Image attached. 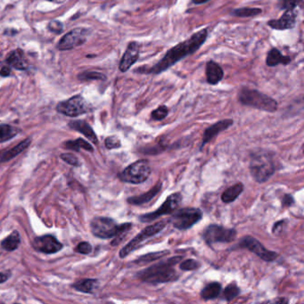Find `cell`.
Listing matches in <instances>:
<instances>
[{"label": "cell", "instance_id": "cell-1", "mask_svg": "<svg viewBox=\"0 0 304 304\" xmlns=\"http://www.w3.org/2000/svg\"><path fill=\"white\" fill-rule=\"evenodd\" d=\"M208 35H209L208 29H202L194 33L188 39L181 41L178 45L172 47L166 52L164 57L152 67L147 68L146 66H143L137 69L136 71L139 73H145V74L163 73L178 62L184 59L185 57L195 54V52L198 51L202 47V46L205 44V41L208 39Z\"/></svg>", "mask_w": 304, "mask_h": 304}, {"label": "cell", "instance_id": "cell-2", "mask_svg": "<svg viewBox=\"0 0 304 304\" xmlns=\"http://www.w3.org/2000/svg\"><path fill=\"white\" fill-rule=\"evenodd\" d=\"M183 259L182 256H174L152 265L147 269L137 273L139 280L148 284L170 283L179 280L180 275L173 269Z\"/></svg>", "mask_w": 304, "mask_h": 304}, {"label": "cell", "instance_id": "cell-3", "mask_svg": "<svg viewBox=\"0 0 304 304\" xmlns=\"http://www.w3.org/2000/svg\"><path fill=\"white\" fill-rule=\"evenodd\" d=\"M131 228V223L118 225L115 219L106 217H96L90 223L91 232L96 237L102 239L115 238L111 243L113 246L120 244Z\"/></svg>", "mask_w": 304, "mask_h": 304}, {"label": "cell", "instance_id": "cell-4", "mask_svg": "<svg viewBox=\"0 0 304 304\" xmlns=\"http://www.w3.org/2000/svg\"><path fill=\"white\" fill-rule=\"evenodd\" d=\"M238 101L243 105L268 113H275L279 108L278 102L259 90L242 88L238 92Z\"/></svg>", "mask_w": 304, "mask_h": 304}, {"label": "cell", "instance_id": "cell-5", "mask_svg": "<svg viewBox=\"0 0 304 304\" xmlns=\"http://www.w3.org/2000/svg\"><path fill=\"white\" fill-rule=\"evenodd\" d=\"M249 168L254 180L259 183L266 182L274 174L276 170L274 161L271 155L263 151L252 155Z\"/></svg>", "mask_w": 304, "mask_h": 304}, {"label": "cell", "instance_id": "cell-6", "mask_svg": "<svg viewBox=\"0 0 304 304\" xmlns=\"http://www.w3.org/2000/svg\"><path fill=\"white\" fill-rule=\"evenodd\" d=\"M167 222L168 221H166V220H160L155 224L151 225V226L145 228L140 233L137 234L133 239L130 240V242L126 244L123 248H121L120 253H119L120 258L121 259L126 258L132 252L138 249L140 245L145 242L146 240L149 239L157 234H159L160 232H162L166 228Z\"/></svg>", "mask_w": 304, "mask_h": 304}, {"label": "cell", "instance_id": "cell-7", "mask_svg": "<svg viewBox=\"0 0 304 304\" xmlns=\"http://www.w3.org/2000/svg\"><path fill=\"white\" fill-rule=\"evenodd\" d=\"M151 167L147 160H139L129 165L119 174L121 181L130 184H141L149 178Z\"/></svg>", "mask_w": 304, "mask_h": 304}, {"label": "cell", "instance_id": "cell-8", "mask_svg": "<svg viewBox=\"0 0 304 304\" xmlns=\"http://www.w3.org/2000/svg\"><path fill=\"white\" fill-rule=\"evenodd\" d=\"M203 218V211L197 208H183L176 210L170 216L169 222L179 230H187L191 229L194 225L199 222Z\"/></svg>", "mask_w": 304, "mask_h": 304}, {"label": "cell", "instance_id": "cell-9", "mask_svg": "<svg viewBox=\"0 0 304 304\" xmlns=\"http://www.w3.org/2000/svg\"><path fill=\"white\" fill-rule=\"evenodd\" d=\"M237 232L234 229H228L220 225H209L203 234L205 243L208 245L217 243H231L236 238Z\"/></svg>", "mask_w": 304, "mask_h": 304}, {"label": "cell", "instance_id": "cell-10", "mask_svg": "<svg viewBox=\"0 0 304 304\" xmlns=\"http://www.w3.org/2000/svg\"><path fill=\"white\" fill-rule=\"evenodd\" d=\"M91 106L80 95H74L68 100L60 102L56 110L62 115L69 117H77L91 111Z\"/></svg>", "mask_w": 304, "mask_h": 304}, {"label": "cell", "instance_id": "cell-11", "mask_svg": "<svg viewBox=\"0 0 304 304\" xmlns=\"http://www.w3.org/2000/svg\"><path fill=\"white\" fill-rule=\"evenodd\" d=\"M181 201H182V195H180V193H174L172 195H169L163 205L156 210L150 213L140 215L139 219L143 223H147V222H152L155 219H159L162 216L170 214L174 212L176 209L180 206Z\"/></svg>", "mask_w": 304, "mask_h": 304}, {"label": "cell", "instance_id": "cell-12", "mask_svg": "<svg viewBox=\"0 0 304 304\" xmlns=\"http://www.w3.org/2000/svg\"><path fill=\"white\" fill-rule=\"evenodd\" d=\"M239 246L241 248H244L250 251L251 253L257 255L259 258L263 259L265 261L271 262L279 257V255L275 252L266 249L264 245L251 235H246L240 241Z\"/></svg>", "mask_w": 304, "mask_h": 304}, {"label": "cell", "instance_id": "cell-13", "mask_svg": "<svg viewBox=\"0 0 304 304\" xmlns=\"http://www.w3.org/2000/svg\"><path fill=\"white\" fill-rule=\"evenodd\" d=\"M90 34V30L85 28H76L67 32L61 38L57 47L59 50H69L84 44Z\"/></svg>", "mask_w": 304, "mask_h": 304}, {"label": "cell", "instance_id": "cell-14", "mask_svg": "<svg viewBox=\"0 0 304 304\" xmlns=\"http://www.w3.org/2000/svg\"><path fill=\"white\" fill-rule=\"evenodd\" d=\"M33 247L36 251L40 253L52 255L63 249V244L55 236L51 234H45L36 237L33 241Z\"/></svg>", "mask_w": 304, "mask_h": 304}, {"label": "cell", "instance_id": "cell-15", "mask_svg": "<svg viewBox=\"0 0 304 304\" xmlns=\"http://www.w3.org/2000/svg\"><path fill=\"white\" fill-rule=\"evenodd\" d=\"M140 45L137 41H131L129 43L124 54L120 59L119 69L121 72H126L130 70L139 59H140Z\"/></svg>", "mask_w": 304, "mask_h": 304}, {"label": "cell", "instance_id": "cell-16", "mask_svg": "<svg viewBox=\"0 0 304 304\" xmlns=\"http://www.w3.org/2000/svg\"><path fill=\"white\" fill-rule=\"evenodd\" d=\"M297 19V12L295 9L285 10L283 15L279 19H274L268 22V25L273 30H291L295 27Z\"/></svg>", "mask_w": 304, "mask_h": 304}, {"label": "cell", "instance_id": "cell-17", "mask_svg": "<svg viewBox=\"0 0 304 304\" xmlns=\"http://www.w3.org/2000/svg\"><path fill=\"white\" fill-rule=\"evenodd\" d=\"M233 123H234V120L231 119H224V120H219L218 122H216L215 124L210 126L209 128H207L204 132V138L202 141V145L200 146V150L202 151L204 149L205 145L216 138L220 132L230 129Z\"/></svg>", "mask_w": 304, "mask_h": 304}, {"label": "cell", "instance_id": "cell-18", "mask_svg": "<svg viewBox=\"0 0 304 304\" xmlns=\"http://www.w3.org/2000/svg\"><path fill=\"white\" fill-rule=\"evenodd\" d=\"M206 80L210 85H217L224 77V70L215 61L210 60L206 64Z\"/></svg>", "mask_w": 304, "mask_h": 304}, {"label": "cell", "instance_id": "cell-19", "mask_svg": "<svg viewBox=\"0 0 304 304\" xmlns=\"http://www.w3.org/2000/svg\"><path fill=\"white\" fill-rule=\"evenodd\" d=\"M162 187H163V183L158 182L148 192L144 193L142 195H138V196L130 197L129 199L127 200V202L132 205H141L146 204V203H149L151 200L154 199L155 196L159 194L161 190H162Z\"/></svg>", "mask_w": 304, "mask_h": 304}, {"label": "cell", "instance_id": "cell-20", "mask_svg": "<svg viewBox=\"0 0 304 304\" xmlns=\"http://www.w3.org/2000/svg\"><path fill=\"white\" fill-rule=\"evenodd\" d=\"M69 127L71 130L79 131L81 134L84 135L87 139H89L93 143L97 144L98 140L95 135V131L90 127L89 123H87L84 120H72L69 122Z\"/></svg>", "mask_w": 304, "mask_h": 304}, {"label": "cell", "instance_id": "cell-21", "mask_svg": "<svg viewBox=\"0 0 304 304\" xmlns=\"http://www.w3.org/2000/svg\"><path fill=\"white\" fill-rule=\"evenodd\" d=\"M291 63V57L284 55L280 49L273 47L269 50L266 57V65L269 67H275L279 65H287Z\"/></svg>", "mask_w": 304, "mask_h": 304}, {"label": "cell", "instance_id": "cell-22", "mask_svg": "<svg viewBox=\"0 0 304 304\" xmlns=\"http://www.w3.org/2000/svg\"><path fill=\"white\" fill-rule=\"evenodd\" d=\"M6 63L16 70H25L28 69V64L26 62L23 51L20 49L11 51L6 56Z\"/></svg>", "mask_w": 304, "mask_h": 304}, {"label": "cell", "instance_id": "cell-23", "mask_svg": "<svg viewBox=\"0 0 304 304\" xmlns=\"http://www.w3.org/2000/svg\"><path fill=\"white\" fill-rule=\"evenodd\" d=\"M30 145V139H27L24 141L21 142L20 144L15 145V147H13L12 149L6 150L5 152L0 154V163H5L7 161H10L11 159L15 158V156L23 153L25 149H27V147Z\"/></svg>", "mask_w": 304, "mask_h": 304}, {"label": "cell", "instance_id": "cell-24", "mask_svg": "<svg viewBox=\"0 0 304 304\" xmlns=\"http://www.w3.org/2000/svg\"><path fill=\"white\" fill-rule=\"evenodd\" d=\"M222 286L219 282H212L206 284L201 291V297L205 301L216 299L221 293Z\"/></svg>", "mask_w": 304, "mask_h": 304}, {"label": "cell", "instance_id": "cell-25", "mask_svg": "<svg viewBox=\"0 0 304 304\" xmlns=\"http://www.w3.org/2000/svg\"><path fill=\"white\" fill-rule=\"evenodd\" d=\"M243 191H244V185L242 183H237L234 186H231L223 192V194L221 195V200L225 204L233 203L234 200L237 199V197L243 193Z\"/></svg>", "mask_w": 304, "mask_h": 304}, {"label": "cell", "instance_id": "cell-26", "mask_svg": "<svg viewBox=\"0 0 304 304\" xmlns=\"http://www.w3.org/2000/svg\"><path fill=\"white\" fill-rule=\"evenodd\" d=\"M98 281L96 280H90L85 279L76 282L72 287L77 291L85 294H93L95 290L98 288Z\"/></svg>", "mask_w": 304, "mask_h": 304}, {"label": "cell", "instance_id": "cell-27", "mask_svg": "<svg viewBox=\"0 0 304 304\" xmlns=\"http://www.w3.org/2000/svg\"><path fill=\"white\" fill-rule=\"evenodd\" d=\"M20 243V234L17 231H14L10 235L5 237V239L1 242V247L5 251L12 252L18 248Z\"/></svg>", "mask_w": 304, "mask_h": 304}, {"label": "cell", "instance_id": "cell-28", "mask_svg": "<svg viewBox=\"0 0 304 304\" xmlns=\"http://www.w3.org/2000/svg\"><path fill=\"white\" fill-rule=\"evenodd\" d=\"M170 254L169 251L165 250V251H161V252H155V253H151V254H147V255H143L140 257L139 259H136L134 262L136 264L138 265H145L151 261H155L157 259H160L163 257H164L165 255Z\"/></svg>", "mask_w": 304, "mask_h": 304}, {"label": "cell", "instance_id": "cell-29", "mask_svg": "<svg viewBox=\"0 0 304 304\" xmlns=\"http://www.w3.org/2000/svg\"><path fill=\"white\" fill-rule=\"evenodd\" d=\"M262 13V10L259 7H241L236 8L231 12V15L236 17H254Z\"/></svg>", "mask_w": 304, "mask_h": 304}, {"label": "cell", "instance_id": "cell-30", "mask_svg": "<svg viewBox=\"0 0 304 304\" xmlns=\"http://www.w3.org/2000/svg\"><path fill=\"white\" fill-rule=\"evenodd\" d=\"M65 148L67 149L74 150V151H80V149H84L89 152H93L94 148L92 145H90L89 142H87L82 139H78L75 141H68L65 143Z\"/></svg>", "mask_w": 304, "mask_h": 304}, {"label": "cell", "instance_id": "cell-31", "mask_svg": "<svg viewBox=\"0 0 304 304\" xmlns=\"http://www.w3.org/2000/svg\"><path fill=\"white\" fill-rule=\"evenodd\" d=\"M19 130L12 127L11 125H0V143L12 140L18 134Z\"/></svg>", "mask_w": 304, "mask_h": 304}, {"label": "cell", "instance_id": "cell-32", "mask_svg": "<svg viewBox=\"0 0 304 304\" xmlns=\"http://www.w3.org/2000/svg\"><path fill=\"white\" fill-rule=\"evenodd\" d=\"M78 79L80 81H90V80H105L106 76L95 70H87L78 75Z\"/></svg>", "mask_w": 304, "mask_h": 304}, {"label": "cell", "instance_id": "cell-33", "mask_svg": "<svg viewBox=\"0 0 304 304\" xmlns=\"http://www.w3.org/2000/svg\"><path fill=\"white\" fill-rule=\"evenodd\" d=\"M240 294V288L234 282L228 284L223 292V296L227 302H231Z\"/></svg>", "mask_w": 304, "mask_h": 304}, {"label": "cell", "instance_id": "cell-34", "mask_svg": "<svg viewBox=\"0 0 304 304\" xmlns=\"http://www.w3.org/2000/svg\"><path fill=\"white\" fill-rule=\"evenodd\" d=\"M304 0H279L278 7L281 10H289L295 9L297 6L302 5Z\"/></svg>", "mask_w": 304, "mask_h": 304}, {"label": "cell", "instance_id": "cell-35", "mask_svg": "<svg viewBox=\"0 0 304 304\" xmlns=\"http://www.w3.org/2000/svg\"><path fill=\"white\" fill-rule=\"evenodd\" d=\"M169 114V108L166 105H160L157 109L151 113V118L155 120H162L165 119Z\"/></svg>", "mask_w": 304, "mask_h": 304}, {"label": "cell", "instance_id": "cell-36", "mask_svg": "<svg viewBox=\"0 0 304 304\" xmlns=\"http://www.w3.org/2000/svg\"><path fill=\"white\" fill-rule=\"evenodd\" d=\"M201 267V263L199 261L195 259H186L185 261H182L180 265V269L184 271H190V270H195L199 269Z\"/></svg>", "mask_w": 304, "mask_h": 304}, {"label": "cell", "instance_id": "cell-37", "mask_svg": "<svg viewBox=\"0 0 304 304\" xmlns=\"http://www.w3.org/2000/svg\"><path fill=\"white\" fill-rule=\"evenodd\" d=\"M105 144L106 148H108V149H117V148H120V146H121L120 139L115 137V136L108 137L105 140Z\"/></svg>", "mask_w": 304, "mask_h": 304}, {"label": "cell", "instance_id": "cell-38", "mask_svg": "<svg viewBox=\"0 0 304 304\" xmlns=\"http://www.w3.org/2000/svg\"><path fill=\"white\" fill-rule=\"evenodd\" d=\"M47 29L55 34H60L64 29V25L59 21H52L47 25Z\"/></svg>", "mask_w": 304, "mask_h": 304}, {"label": "cell", "instance_id": "cell-39", "mask_svg": "<svg viewBox=\"0 0 304 304\" xmlns=\"http://www.w3.org/2000/svg\"><path fill=\"white\" fill-rule=\"evenodd\" d=\"M75 251L81 255H90L92 252V246L91 244L87 243V242H82L77 245Z\"/></svg>", "mask_w": 304, "mask_h": 304}, {"label": "cell", "instance_id": "cell-40", "mask_svg": "<svg viewBox=\"0 0 304 304\" xmlns=\"http://www.w3.org/2000/svg\"><path fill=\"white\" fill-rule=\"evenodd\" d=\"M61 159L64 160L65 163H67L68 164L72 165V166H80V161L71 154H63L61 155Z\"/></svg>", "mask_w": 304, "mask_h": 304}, {"label": "cell", "instance_id": "cell-41", "mask_svg": "<svg viewBox=\"0 0 304 304\" xmlns=\"http://www.w3.org/2000/svg\"><path fill=\"white\" fill-rule=\"evenodd\" d=\"M286 225H287V220H285V219H282V220L276 222L273 226L272 232L275 234H280L281 233H283L284 229L286 228Z\"/></svg>", "mask_w": 304, "mask_h": 304}, {"label": "cell", "instance_id": "cell-42", "mask_svg": "<svg viewBox=\"0 0 304 304\" xmlns=\"http://www.w3.org/2000/svg\"><path fill=\"white\" fill-rule=\"evenodd\" d=\"M294 204V197L291 195H284L282 199V206L283 207H289Z\"/></svg>", "mask_w": 304, "mask_h": 304}, {"label": "cell", "instance_id": "cell-43", "mask_svg": "<svg viewBox=\"0 0 304 304\" xmlns=\"http://www.w3.org/2000/svg\"><path fill=\"white\" fill-rule=\"evenodd\" d=\"M11 69L9 66H3L2 68H1V70H0V76H2V77H7V76H9L11 75Z\"/></svg>", "mask_w": 304, "mask_h": 304}, {"label": "cell", "instance_id": "cell-44", "mask_svg": "<svg viewBox=\"0 0 304 304\" xmlns=\"http://www.w3.org/2000/svg\"><path fill=\"white\" fill-rule=\"evenodd\" d=\"M7 280H8V276L6 274H4V273H1V272H0V284L4 283V282H5V281Z\"/></svg>", "mask_w": 304, "mask_h": 304}, {"label": "cell", "instance_id": "cell-45", "mask_svg": "<svg viewBox=\"0 0 304 304\" xmlns=\"http://www.w3.org/2000/svg\"><path fill=\"white\" fill-rule=\"evenodd\" d=\"M208 1L210 0H192V3L195 5H202V4H205Z\"/></svg>", "mask_w": 304, "mask_h": 304}, {"label": "cell", "instance_id": "cell-46", "mask_svg": "<svg viewBox=\"0 0 304 304\" xmlns=\"http://www.w3.org/2000/svg\"><path fill=\"white\" fill-rule=\"evenodd\" d=\"M50 1H53V2H59L58 0H50ZM60 2H63V1H62V0H60Z\"/></svg>", "mask_w": 304, "mask_h": 304}]
</instances>
